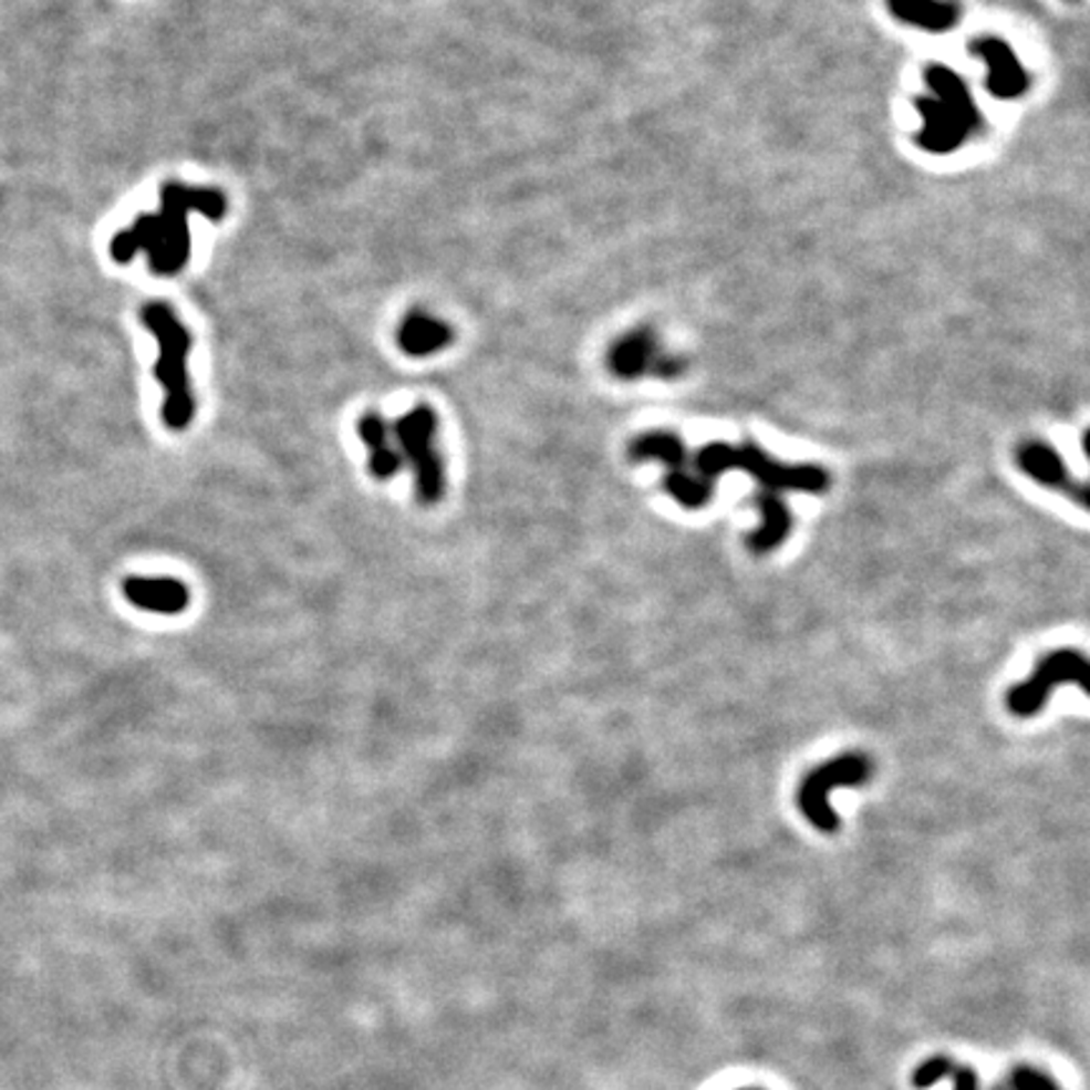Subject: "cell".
<instances>
[{
	"instance_id": "1",
	"label": "cell",
	"mask_w": 1090,
	"mask_h": 1090,
	"mask_svg": "<svg viewBox=\"0 0 1090 1090\" xmlns=\"http://www.w3.org/2000/svg\"><path fill=\"white\" fill-rule=\"evenodd\" d=\"M222 220L228 215V197L215 187H193L169 179L159 187V212L139 215L127 230H120L110 242L116 263H129L137 253H147L152 273L177 276L190 260V215Z\"/></svg>"
},
{
	"instance_id": "2",
	"label": "cell",
	"mask_w": 1090,
	"mask_h": 1090,
	"mask_svg": "<svg viewBox=\"0 0 1090 1090\" xmlns=\"http://www.w3.org/2000/svg\"><path fill=\"white\" fill-rule=\"evenodd\" d=\"M930 94L916 98L924 127L916 134V144L932 155H949L982 129V112L972 92L957 71L932 64L924 71Z\"/></svg>"
},
{
	"instance_id": "3",
	"label": "cell",
	"mask_w": 1090,
	"mask_h": 1090,
	"mask_svg": "<svg viewBox=\"0 0 1090 1090\" xmlns=\"http://www.w3.org/2000/svg\"><path fill=\"white\" fill-rule=\"evenodd\" d=\"M142 326L157 339V364L155 376L162 390H165V402H162V419L175 432H183L193 425L195 419V394L190 386V374H187V356L193 349L190 331L175 309L165 301H149L139 311Z\"/></svg>"
},
{
	"instance_id": "4",
	"label": "cell",
	"mask_w": 1090,
	"mask_h": 1090,
	"mask_svg": "<svg viewBox=\"0 0 1090 1090\" xmlns=\"http://www.w3.org/2000/svg\"><path fill=\"white\" fill-rule=\"evenodd\" d=\"M697 480L712 490V485L723 473L740 470L752 475L765 490H792V492H810L821 495L831 488V475L821 465H786L765 455L758 445L745 443L740 447L712 443L705 445L695 457Z\"/></svg>"
},
{
	"instance_id": "5",
	"label": "cell",
	"mask_w": 1090,
	"mask_h": 1090,
	"mask_svg": "<svg viewBox=\"0 0 1090 1090\" xmlns=\"http://www.w3.org/2000/svg\"><path fill=\"white\" fill-rule=\"evenodd\" d=\"M437 429L439 419L427 404H419L404 417L396 419L392 427L394 443L399 447L404 463L412 465L414 470V488H417V500L422 506H437L445 498L447 490V470L445 459L437 449Z\"/></svg>"
},
{
	"instance_id": "6",
	"label": "cell",
	"mask_w": 1090,
	"mask_h": 1090,
	"mask_svg": "<svg viewBox=\"0 0 1090 1090\" xmlns=\"http://www.w3.org/2000/svg\"><path fill=\"white\" fill-rule=\"evenodd\" d=\"M871 778V762L863 755H841L831 762L818 765L813 772L806 775L803 786L798 790V803L803 816L821 833L838 831V816L831 808V790L838 786H861Z\"/></svg>"
},
{
	"instance_id": "7",
	"label": "cell",
	"mask_w": 1090,
	"mask_h": 1090,
	"mask_svg": "<svg viewBox=\"0 0 1090 1090\" xmlns=\"http://www.w3.org/2000/svg\"><path fill=\"white\" fill-rule=\"evenodd\" d=\"M1088 660L1076 648H1058V652H1050L1045 660L1038 664L1032 679L1015 684V687L1007 692L1005 705L1017 717H1032L1042 709L1045 699L1050 697V692L1058 687V684H1078V689L1088 692Z\"/></svg>"
},
{
	"instance_id": "8",
	"label": "cell",
	"mask_w": 1090,
	"mask_h": 1090,
	"mask_svg": "<svg viewBox=\"0 0 1090 1090\" xmlns=\"http://www.w3.org/2000/svg\"><path fill=\"white\" fill-rule=\"evenodd\" d=\"M969 51L982 59L987 66L985 86L987 92L997 98H1020L1030 89V76L1017 59L1013 46H1007L1003 39L995 35H979L972 43Z\"/></svg>"
},
{
	"instance_id": "9",
	"label": "cell",
	"mask_w": 1090,
	"mask_h": 1090,
	"mask_svg": "<svg viewBox=\"0 0 1090 1090\" xmlns=\"http://www.w3.org/2000/svg\"><path fill=\"white\" fill-rule=\"evenodd\" d=\"M1017 465H1020L1025 475H1030L1032 480H1038L1045 488H1052L1066 495V498L1076 500L1078 508H1088V485L1083 480H1076L1066 470V463H1062L1056 447L1045 443H1025L1017 449Z\"/></svg>"
},
{
	"instance_id": "10",
	"label": "cell",
	"mask_w": 1090,
	"mask_h": 1090,
	"mask_svg": "<svg viewBox=\"0 0 1090 1090\" xmlns=\"http://www.w3.org/2000/svg\"><path fill=\"white\" fill-rule=\"evenodd\" d=\"M124 596L132 606L162 616H177L190 606V589L177 579L132 575V579L124 581Z\"/></svg>"
},
{
	"instance_id": "11",
	"label": "cell",
	"mask_w": 1090,
	"mask_h": 1090,
	"mask_svg": "<svg viewBox=\"0 0 1090 1090\" xmlns=\"http://www.w3.org/2000/svg\"><path fill=\"white\" fill-rule=\"evenodd\" d=\"M356 435L368 449V473H372L376 480H392V477L404 467V459L399 447L394 443L390 422H386L382 414L366 412L356 422Z\"/></svg>"
},
{
	"instance_id": "12",
	"label": "cell",
	"mask_w": 1090,
	"mask_h": 1090,
	"mask_svg": "<svg viewBox=\"0 0 1090 1090\" xmlns=\"http://www.w3.org/2000/svg\"><path fill=\"white\" fill-rule=\"evenodd\" d=\"M455 341V331L443 319L429 316L425 311H412L404 316L396 331V344L407 356L422 359L447 349Z\"/></svg>"
},
{
	"instance_id": "13",
	"label": "cell",
	"mask_w": 1090,
	"mask_h": 1090,
	"mask_svg": "<svg viewBox=\"0 0 1090 1090\" xmlns=\"http://www.w3.org/2000/svg\"><path fill=\"white\" fill-rule=\"evenodd\" d=\"M656 359H660V346H656L654 333L648 329H634L609 351V368L619 380H636V376L652 372Z\"/></svg>"
},
{
	"instance_id": "14",
	"label": "cell",
	"mask_w": 1090,
	"mask_h": 1090,
	"mask_svg": "<svg viewBox=\"0 0 1090 1090\" xmlns=\"http://www.w3.org/2000/svg\"><path fill=\"white\" fill-rule=\"evenodd\" d=\"M889 11L901 23L932 33L949 31L959 23V6L949 0H889Z\"/></svg>"
},
{
	"instance_id": "15",
	"label": "cell",
	"mask_w": 1090,
	"mask_h": 1090,
	"mask_svg": "<svg viewBox=\"0 0 1090 1090\" xmlns=\"http://www.w3.org/2000/svg\"><path fill=\"white\" fill-rule=\"evenodd\" d=\"M752 506L760 510L762 526L755 530V533L747 538V546L752 548L755 553H768L775 551L782 540L790 533V510L786 508L778 495L770 490H762L752 498Z\"/></svg>"
},
{
	"instance_id": "16",
	"label": "cell",
	"mask_w": 1090,
	"mask_h": 1090,
	"mask_svg": "<svg viewBox=\"0 0 1090 1090\" xmlns=\"http://www.w3.org/2000/svg\"><path fill=\"white\" fill-rule=\"evenodd\" d=\"M629 457L636 459V463L639 459H662L669 470H684V465H687V449L672 432H648V435L636 437L629 445Z\"/></svg>"
},
{
	"instance_id": "17",
	"label": "cell",
	"mask_w": 1090,
	"mask_h": 1090,
	"mask_svg": "<svg viewBox=\"0 0 1090 1090\" xmlns=\"http://www.w3.org/2000/svg\"><path fill=\"white\" fill-rule=\"evenodd\" d=\"M664 488L674 500L679 502V506L689 508V510H697L702 506H707L709 498H712V490L705 488V485H702L697 477H692L689 473H684V470H669V475L664 477Z\"/></svg>"
},
{
	"instance_id": "18",
	"label": "cell",
	"mask_w": 1090,
	"mask_h": 1090,
	"mask_svg": "<svg viewBox=\"0 0 1090 1090\" xmlns=\"http://www.w3.org/2000/svg\"><path fill=\"white\" fill-rule=\"evenodd\" d=\"M954 1068H957V1062H954V1058L944 1056V1052H936V1056H930V1058L922 1060L914 1068L912 1088L914 1090H930L936 1083H942V1080L952 1078V1070Z\"/></svg>"
},
{
	"instance_id": "19",
	"label": "cell",
	"mask_w": 1090,
	"mask_h": 1090,
	"mask_svg": "<svg viewBox=\"0 0 1090 1090\" xmlns=\"http://www.w3.org/2000/svg\"><path fill=\"white\" fill-rule=\"evenodd\" d=\"M1007 1090H1062L1060 1083L1050 1073H1045L1042 1068L1035 1066H1015L1010 1073H1007Z\"/></svg>"
},
{
	"instance_id": "20",
	"label": "cell",
	"mask_w": 1090,
	"mask_h": 1090,
	"mask_svg": "<svg viewBox=\"0 0 1090 1090\" xmlns=\"http://www.w3.org/2000/svg\"><path fill=\"white\" fill-rule=\"evenodd\" d=\"M952 1090H979V1076L972 1066H957L952 1070Z\"/></svg>"
},
{
	"instance_id": "21",
	"label": "cell",
	"mask_w": 1090,
	"mask_h": 1090,
	"mask_svg": "<svg viewBox=\"0 0 1090 1090\" xmlns=\"http://www.w3.org/2000/svg\"><path fill=\"white\" fill-rule=\"evenodd\" d=\"M737 1090H762V1088H737Z\"/></svg>"
},
{
	"instance_id": "22",
	"label": "cell",
	"mask_w": 1090,
	"mask_h": 1090,
	"mask_svg": "<svg viewBox=\"0 0 1090 1090\" xmlns=\"http://www.w3.org/2000/svg\"><path fill=\"white\" fill-rule=\"evenodd\" d=\"M993 1090H1007V1088H993Z\"/></svg>"
}]
</instances>
